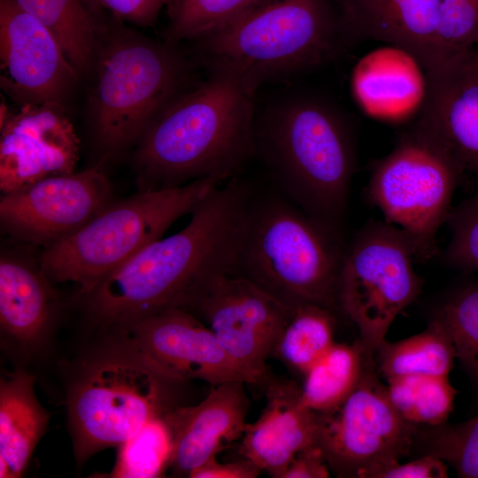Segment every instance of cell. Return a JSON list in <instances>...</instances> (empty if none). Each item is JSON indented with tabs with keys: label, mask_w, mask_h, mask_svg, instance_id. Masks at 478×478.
<instances>
[{
	"label": "cell",
	"mask_w": 478,
	"mask_h": 478,
	"mask_svg": "<svg viewBox=\"0 0 478 478\" xmlns=\"http://www.w3.org/2000/svg\"><path fill=\"white\" fill-rule=\"evenodd\" d=\"M253 201L244 182L219 185L184 228L147 244L86 296L90 318L121 331L166 310L191 311L216 279L235 274Z\"/></svg>",
	"instance_id": "1"
},
{
	"label": "cell",
	"mask_w": 478,
	"mask_h": 478,
	"mask_svg": "<svg viewBox=\"0 0 478 478\" xmlns=\"http://www.w3.org/2000/svg\"><path fill=\"white\" fill-rule=\"evenodd\" d=\"M255 90L234 73L212 68L208 80L177 96L137 143L139 190L228 178L255 147Z\"/></svg>",
	"instance_id": "2"
},
{
	"label": "cell",
	"mask_w": 478,
	"mask_h": 478,
	"mask_svg": "<svg viewBox=\"0 0 478 478\" xmlns=\"http://www.w3.org/2000/svg\"><path fill=\"white\" fill-rule=\"evenodd\" d=\"M254 140L287 197L341 239L354 152L337 112L315 99L291 98L269 112Z\"/></svg>",
	"instance_id": "3"
},
{
	"label": "cell",
	"mask_w": 478,
	"mask_h": 478,
	"mask_svg": "<svg viewBox=\"0 0 478 478\" xmlns=\"http://www.w3.org/2000/svg\"><path fill=\"white\" fill-rule=\"evenodd\" d=\"M343 252L340 239L297 206L278 197H255L235 275L291 309L313 304L335 312Z\"/></svg>",
	"instance_id": "4"
},
{
	"label": "cell",
	"mask_w": 478,
	"mask_h": 478,
	"mask_svg": "<svg viewBox=\"0 0 478 478\" xmlns=\"http://www.w3.org/2000/svg\"><path fill=\"white\" fill-rule=\"evenodd\" d=\"M340 39L324 0H260L199 41L212 68L257 89L330 60Z\"/></svg>",
	"instance_id": "5"
},
{
	"label": "cell",
	"mask_w": 478,
	"mask_h": 478,
	"mask_svg": "<svg viewBox=\"0 0 478 478\" xmlns=\"http://www.w3.org/2000/svg\"><path fill=\"white\" fill-rule=\"evenodd\" d=\"M91 121L106 157L137 143L153 120L181 92L186 60L174 43L115 24L102 31Z\"/></svg>",
	"instance_id": "6"
},
{
	"label": "cell",
	"mask_w": 478,
	"mask_h": 478,
	"mask_svg": "<svg viewBox=\"0 0 478 478\" xmlns=\"http://www.w3.org/2000/svg\"><path fill=\"white\" fill-rule=\"evenodd\" d=\"M220 181L202 178L111 202L77 232L44 248L40 268L50 280L76 283L86 297L180 217L191 213Z\"/></svg>",
	"instance_id": "7"
},
{
	"label": "cell",
	"mask_w": 478,
	"mask_h": 478,
	"mask_svg": "<svg viewBox=\"0 0 478 478\" xmlns=\"http://www.w3.org/2000/svg\"><path fill=\"white\" fill-rule=\"evenodd\" d=\"M180 382L130 345L93 362L68 395L76 459L82 463L99 451L120 446L153 417L177 406L173 389Z\"/></svg>",
	"instance_id": "8"
},
{
	"label": "cell",
	"mask_w": 478,
	"mask_h": 478,
	"mask_svg": "<svg viewBox=\"0 0 478 478\" xmlns=\"http://www.w3.org/2000/svg\"><path fill=\"white\" fill-rule=\"evenodd\" d=\"M463 173L451 151L421 118L377 161L367 187L370 202L385 221L411 239L415 259L437 252L436 234L446 221Z\"/></svg>",
	"instance_id": "9"
},
{
	"label": "cell",
	"mask_w": 478,
	"mask_h": 478,
	"mask_svg": "<svg viewBox=\"0 0 478 478\" xmlns=\"http://www.w3.org/2000/svg\"><path fill=\"white\" fill-rule=\"evenodd\" d=\"M413 244L399 227L374 221L357 234L343 252L338 305L358 328L365 360L375 353L400 312L420 294L423 280L412 262Z\"/></svg>",
	"instance_id": "10"
},
{
	"label": "cell",
	"mask_w": 478,
	"mask_h": 478,
	"mask_svg": "<svg viewBox=\"0 0 478 478\" xmlns=\"http://www.w3.org/2000/svg\"><path fill=\"white\" fill-rule=\"evenodd\" d=\"M378 375L375 365L366 363L349 396L320 413L319 445L338 477L378 478L412 453L419 425L398 412Z\"/></svg>",
	"instance_id": "11"
},
{
	"label": "cell",
	"mask_w": 478,
	"mask_h": 478,
	"mask_svg": "<svg viewBox=\"0 0 478 478\" xmlns=\"http://www.w3.org/2000/svg\"><path fill=\"white\" fill-rule=\"evenodd\" d=\"M190 312H196L224 351L265 385L273 376L266 361L293 309L240 275L216 279Z\"/></svg>",
	"instance_id": "12"
},
{
	"label": "cell",
	"mask_w": 478,
	"mask_h": 478,
	"mask_svg": "<svg viewBox=\"0 0 478 478\" xmlns=\"http://www.w3.org/2000/svg\"><path fill=\"white\" fill-rule=\"evenodd\" d=\"M111 202L109 180L92 167L3 194L0 220L12 235L47 248L77 232Z\"/></svg>",
	"instance_id": "13"
},
{
	"label": "cell",
	"mask_w": 478,
	"mask_h": 478,
	"mask_svg": "<svg viewBox=\"0 0 478 478\" xmlns=\"http://www.w3.org/2000/svg\"><path fill=\"white\" fill-rule=\"evenodd\" d=\"M120 332L127 336L128 345L177 381L196 379L211 385L241 381L259 385L258 379L237 364L212 330L189 310H166Z\"/></svg>",
	"instance_id": "14"
},
{
	"label": "cell",
	"mask_w": 478,
	"mask_h": 478,
	"mask_svg": "<svg viewBox=\"0 0 478 478\" xmlns=\"http://www.w3.org/2000/svg\"><path fill=\"white\" fill-rule=\"evenodd\" d=\"M0 84L18 104H63L77 70L51 31L12 0H0Z\"/></svg>",
	"instance_id": "15"
},
{
	"label": "cell",
	"mask_w": 478,
	"mask_h": 478,
	"mask_svg": "<svg viewBox=\"0 0 478 478\" xmlns=\"http://www.w3.org/2000/svg\"><path fill=\"white\" fill-rule=\"evenodd\" d=\"M0 189L3 194L42 179L73 173L79 139L63 104L20 106L0 126Z\"/></svg>",
	"instance_id": "16"
},
{
	"label": "cell",
	"mask_w": 478,
	"mask_h": 478,
	"mask_svg": "<svg viewBox=\"0 0 478 478\" xmlns=\"http://www.w3.org/2000/svg\"><path fill=\"white\" fill-rule=\"evenodd\" d=\"M422 119L463 172L478 178V50H464L427 72Z\"/></svg>",
	"instance_id": "17"
},
{
	"label": "cell",
	"mask_w": 478,
	"mask_h": 478,
	"mask_svg": "<svg viewBox=\"0 0 478 478\" xmlns=\"http://www.w3.org/2000/svg\"><path fill=\"white\" fill-rule=\"evenodd\" d=\"M264 387L266 406L257 420L246 423L239 454L282 478L298 451L319 445L321 414L304 405L301 388L292 381L272 377Z\"/></svg>",
	"instance_id": "18"
},
{
	"label": "cell",
	"mask_w": 478,
	"mask_h": 478,
	"mask_svg": "<svg viewBox=\"0 0 478 478\" xmlns=\"http://www.w3.org/2000/svg\"><path fill=\"white\" fill-rule=\"evenodd\" d=\"M244 384L230 381L212 385L210 393L197 405L174 409L175 440L170 466L174 474L189 476L241 439L249 409Z\"/></svg>",
	"instance_id": "19"
},
{
	"label": "cell",
	"mask_w": 478,
	"mask_h": 478,
	"mask_svg": "<svg viewBox=\"0 0 478 478\" xmlns=\"http://www.w3.org/2000/svg\"><path fill=\"white\" fill-rule=\"evenodd\" d=\"M440 0H342L343 29L412 56L426 72L444 58L437 40Z\"/></svg>",
	"instance_id": "20"
},
{
	"label": "cell",
	"mask_w": 478,
	"mask_h": 478,
	"mask_svg": "<svg viewBox=\"0 0 478 478\" xmlns=\"http://www.w3.org/2000/svg\"><path fill=\"white\" fill-rule=\"evenodd\" d=\"M42 270L26 261L2 255L0 260V323L19 344L33 348L52 321L55 297Z\"/></svg>",
	"instance_id": "21"
},
{
	"label": "cell",
	"mask_w": 478,
	"mask_h": 478,
	"mask_svg": "<svg viewBox=\"0 0 478 478\" xmlns=\"http://www.w3.org/2000/svg\"><path fill=\"white\" fill-rule=\"evenodd\" d=\"M418 66L416 59L401 49L375 51L356 66L354 93L372 113L393 117L396 109L397 117L402 114L400 109L407 111L414 106L423 93Z\"/></svg>",
	"instance_id": "22"
},
{
	"label": "cell",
	"mask_w": 478,
	"mask_h": 478,
	"mask_svg": "<svg viewBox=\"0 0 478 478\" xmlns=\"http://www.w3.org/2000/svg\"><path fill=\"white\" fill-rule=\"evenodd\" d=\"M50 419L40 405L33 376L18 371L0 383V458L12 478L19 477L43 435Z\"/></svg>",
	"instance_id": "23"
},
{
	"label": "cell",
	"mask_w": 478,
	"mask_h": 478,
	"mask_svg": "<svg viewBox=\"0 0 478 478\" xmlns=\"http://www.w3.org/2000/svg\"><path fill=\"white\" fill-rule=\"evenodd\" d=\"M12 1L51 31L78 72L90 66L104 26L89 0Z\"/></svg>",
	"instance_id": "24"
},
{
	"label": "cell",
	"mask_w": 478,
	"mask_h": 478,
	"mask_svg": "<svg viewBox=\"0 0 478 478\" xmlns=\"http://www.w3.org/2000/svg\"><path fill=\"white\" fill-rule=\"evenodd\" d=\"M456 358L451 339L432 318L428 328L398 342L386 340L375 353V366L387 381L407 375L448 376Z\"/></svg>",
	"instance_id": "25"
},
{
	"label": "cell",
	"mask_w": 478,
	"mask_h": 478,
	"mask_svg": "<svg viewBox=\"0 0 478 478\" xmlns=\"http://www.w3.org/2000/svg\"><path fill=\"white\" fill-rule=\"evenodd\" d=\"M366 366L362 348L336 343L305 374L301 399L317 412L336 408L358 383Z\"/></svg>",
	"instance_id": "26"
},
{
	"label": "cell",
	"mask_w": 478,
	"mask_h": 478,
	"mask_svg": "<svg viewBox=\"0 0 478 478\" xmlns=\"http://www.w3.org/2000/svg\"><path fill=\"white\" fill-rule=\"evenodd\" d=\"M335 312L313 304H302L281 335L274 356L305 374L335 344Z\"/></svg>",
	"instance_id": "27"
},
{
	"label": "cell",
	"mask_w": 478,
	"mask_h": 478,
	"mask_svg": "<svg viewBox=\"0 0 478 478\" xmlns=\"http://www.w3.org/2000/svg\"><path fill=\"white\" fill-rule=\"evenodd\" d=\"M174 406L150 420L131 438L118 446L111 477H161L170 468L175 425Z\"/></svg>",
	"instance_id": "28"
},
{
	"label": "cell",
	"mask_w": 478,
	"mask_h": 478,
	"mask_svg": "<svg viewBox=\"0 0 478 478\" xmlns=\"http://www.w3.org/2000/svg\"><path fill=\"white\" fill-rule=\"evenodd\" d=\"M388 395L407 420L436 426L445 422L453 409L457 393L448 376L407 375L390 379Z\"/></svg>",
	"instance_id": "29"
},
{
	"label": "cell",
	"mask_w": 478,
	"mask_h": 478,
	"mask_svg": "<svg viewBox=\"0 0 478 478\" xmlns=\"http://www.w3.org/2000/svg\"><path fill=\"white\" fill-rule=\"evenodd\" d=\"M415 451L449 463L459 477L478 478V416L454 425H419Z\"/></svg>",
	"instance_id": "30"
},
{
	"label": "cell",
	"mask_w": 478,
	"mask_h": 478,
	"mask_svg": "<svg viewBox=\"0 0 478 478\" xmlns=\"http://www.w3.org/2000/svg\"><path fill=\"white\" fill-rule=\"evenodd\" d=\"M450 335L456 358L478 391V282L456 289L436 311Z\"/></svg>",
	"instance_id": "31"
},
{
	"label": "cell",
	"mask_w": 478,
	"mask_h": 478,
	"mask_svg": "<svg viewBox=\"0 0 478 478\" xmlns=\"http://www.w3.org/2000/svg\"><path fill=\"white\" fill-rule=\"evenodd\" d=\"M260 0H168L167 41L199 39Z\"/></svg>",
	"instance_id": "32"
},
{
	"label": "cell",
	"mask_w": 478,
	"mask_h": 478,
	"mask_svg": "<svg viewBox=\"0 0 478 478\" xmlns=\"http://www.w3.org/2000/svg\"><path fill=\"white\" fill-rule=\"evenodd\" d=\"M437 40L444 59L478 45V0H440Z\"/></svg>",
	"instance_id": "33"
},
{
	"label": "cell",
	"mask_w": 478,
	"mask_h": 478,
	"mask_svg": "<svg viewBox=\"0 0 478 478\" xmlns=\"http://www.w3.org/2000/svg\"><path fill=\"white\" fill-rule=\"evenodd\" d=\"M446 221L451 238L444 261L459 270L478 271V190L451 209Z\"/></svg>",
	"instance_id": "34"
},
{
	"label": "cell",
	"mask_w": 478,
	"mask_h": 478,
	"mask_svg": "<svg viewBox=\"0 0 478 478\" xmlns=\"http://www.w3.org/2000/svg\"><path fill=\"white\" fill-rule=\"evenodd\" d=\"M101 13L110 12L115 19L143 27L152 26L168 0H89Z\"/></svg>",
	"instance_id": "35"
},
{
	"label": "cell",
	"mask_w": 478,
	"mask_h": 478,
	"mask_svg": "<svg viewBox=\"0 0 478 478\" xmlns=\"http://www.w3.org/2000/svg\"><path fill=\"white\" fill-rule=\"evenodd\" d=\"M448 466L441 459L423 455L407 463H395L383 470L378 478H444Z\"/></svg>",
	"instance_id": "36"
},
{
	"label": "cell",
	"mask_w": 478,
	"mask_h": 478,
	"mask_svg": "<svg viewBox=\"0 0 478 478\" xmlns=\"http://www.w3.org/2000/svg\"><path fill=\"white\" fill-rule=\"evenodd\" d=\"M330 472L322 449L312 445L295 455L282 478H327Z\"/></svg>",
	"instance_id": "37"
},
{
	"label": "cell",
	"mask_w": 478,
	"mask_h": 478,
	"mask_svg": "<svg viewBox=\"0 0 478 478\" xmlns=\"http://www.w3.org/2000/svg\"><path fill=\"white\" fill-rule=\"evenodd\" d=\"M261 469L251 461L242 458L240 460L220 463L214 458L193 470L190 478H255Z\"/></svg>",
	"instance_id": "38"
}]
</instances>
